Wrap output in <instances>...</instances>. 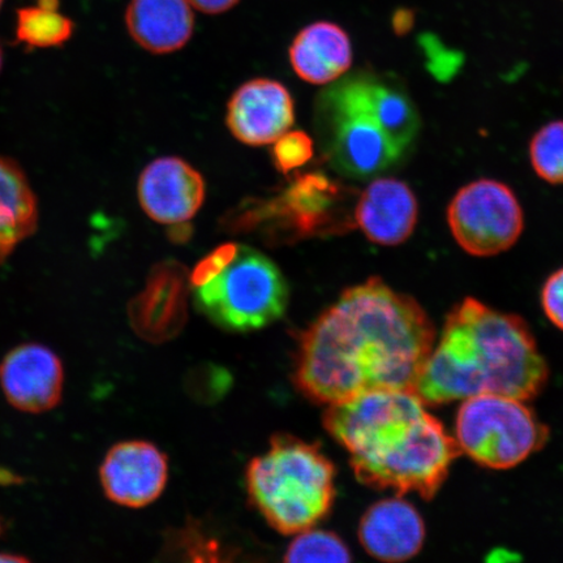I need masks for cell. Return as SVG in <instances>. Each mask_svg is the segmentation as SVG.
<instances>
[{"instance_id":"obj_1","label":"cell","mask_w":563,"mask_h":563,"mask_svg":"<svg viewBox=\"0 0 563 563\" xmlns=\"http://www.w3.org/2000/svg\"><path fill=\"white\" fill-rule=\"evenodd\" d=\"M434 344L424 308L372 277L343 291L300 334L294 384L327 406L377 390L415 391Z\"/></svg>"},{"instance_id":"obj_2","label":"cell","mask_w":563,"mask_h":563,"mask_svg":"<svg viewBox=\"0 0 563 563\" xmlns=\"http://www.w3.org/2000/svg\"><path fill=\"white\" fill-rule=\"evenodd\" d=\"M327 432L350 453L358 482L398 496L434 498L461 454L455 439L412 390H377L323 413Z\"/></svg>"},{"instance_id":"obj_3","label":"cell","mask_w":563,"mask_h":563,"mask_svg":"<svg viewBox=\"0 0 563 563\" xmlns=\"http://www.w3.org/2000/svg\"><path fill=\"white\" fill-rule=\"evenodd\" d=\"M549 368L528 323L466 298L446 316L415 391L427 406L483 394L531 400L543 391Z\"/></svg>"},{"instance_id":"obj_4","label":"cell","mask_w":563,"mask_h":563,"mask_svg":"<svg viewBox=\"0 0 563 563\" xmlns=\"http://www.w3.org/2000/svg\"><path fill=\"white\" fill-rule=\"evenodd\" d=\"M314 122L323 156L352 179H368L396 165L420 129L406 91L371 73L349 75L323 90Z\"/></svg>"},{"instance_id":"obj_5","label":"cell","mask_w":563,"mask_h":563,"mask_svg":"<svg viewBox=\"0 0 563 563\" xmlns=\"http://www.w3.org/2000/svg\"><path fill=\"white\" fill-rule=\"evenodd\" d=\"M334 463L316 443L277 434L245 470L250 501L274 530L295 534L325 519L335 499Z\"/></svg>"},{"instance_id":"obj_6","label":"cell","mask_w":563,"mask_h":563,"mask_svg":"<svg viewBox=\"0 0 563 563\" xmlns=\"http://www.w3.org/2000/svg\"><path fill=\"white\" fill-rule=\"evenodd\" d=\"M191 278L195 306L216 325L249 333L276 322L288 306L284 274L264 253L238 244L230 257Z\"/></svg>"},{"instance_id":"obj_7","label":"cell","mask_w":563,"mask_h":563,"mask_svg":"<svg viewBox=\"0 0 563 563\" xmlns=\"http://www.w3.org/2000/svg\"><path fill=\"white\" fill-rule=\"evenodd\" d=\"M548 428L525 400L483 394L462 400L455 418V442L482 467L509 470L543 449Z\"/></svg>"},{"instance_id":"obj_8","label":"cell","mask_w":563,"mask_h":563,"mask_svg":"<svg viewBox=\"0 0 563 563\" xmlns=\"http://www.w3.org/2000/svg\"><path fill=\"white\" fill-rule=\"evenodd\" d=\"M448 223L457 245L471 256L490 257L511 249L522 235L523 209L509 186L481 179L456 192Z\"/></svg>"},{"instance_id":"obj_9","label":"cell","mask_w":563,"mask_h":563,"mask_svg":"<svg viewBox=\"0 0 563 563\" xmlns=\"http://www.w3.org/2000/svg\"><path fill=\"white\" fill-rule=\"evenodd\" d=\"M191 291L187 267L175 260L154 265L146 284L130 301V325L147 343L170 342L181 333L188 320Z\"/></svg>"},{"instance_id":"obj_10","label":"cell","mask_w":563,"mask_h":563,"mask_svg":"<svg viewBox=\"0 0 563 563\" xmlns=\"http://www.w3.org/2000/svg\"><path fill=\"white\" fill-rule=\"evenodd\" d=\"M168 478V461L152 442L123 441L104 455L100 482L106 498L123 508L150 506L164 493Z\"/></svg>"},{"instance_id":"obj_11","label":"cell","mask_w":563,"mask_h":563,"mask_svg":"<svg viewBox=\"0 0 563 563\" xmlns=\"http://www.w3.org/2000/svg\"><path fill=\"white\" fill-rule=\"evenodd\" d=\"M0 389L7 402L25 413H45L60 404L65 368L52 349L19 344L0 362Z\"/></svg>"},{"instance_id":"obj_12","label":"cell","mask_w":563,"mask_h":563,"mask_svg":"<svg viewBox=\"0 0 563 563\" xmlns=\"http://www.w3.org/2000/svg\"><path fill=\"white\" fill-rule=\"evenodd\" d=\"M206 195L201 174L178 157L154 159L141 173L137 183L139 202L145 214L168 227L191 221Z\"/></svg>"},{"instance_id":"obj_13","label":"cell","mask_w":563,"mask_h":563,"mask_svg":"<svg viewBox=\"0 0 563 563\" xmlns=\"http://www.w3.org/2000/svg\"><path fill=\"white\" fill-rule=\"evenodd\" d=\"M295 104L290 91L276 80L243 84L228 104L227 123L232 136L250 146H264L290 131Z\"/></svg>"},{"instance_id":"obj_14","label":"cell","mask_w":563,"mask_h":563,"mask_svg":"<svg viewBox=\"0 0 563 563\" xmlns=\"http://www.w3.org/2000/svg\"><path fill=\"white\" fill-rule=\"evenodd\" d=\"M365 552L383 562H404L417 555L426 540V525L415 506L397 497L373 504L358 525Z\"/></svg>"},{"instance_id":"obj_15","label":"cell","mask_w":563,"mask_h":563,"mask_svg":"<svg viewBox=\"0 0 563 563\" xmlns=\"http://www.w3.org/2000/svg\"><path fill=\"white\" fill-rule=\"evenodd\" d=\"M417 196L405 181L376 179L358 197L355 207L356 227L368 241L379 245L402 244L417 228Z\"/></svg>"},{"instance_id":"obj_16","label":"cell","mask_w":563,"mask_h":563,"mask_svg":"<svg viewBox=\"0 0 563 563\" xmlns=\"http://www.w3.org/2000/svg\"><path fill=\"white\" fill-rule=\"evenodd\" d=\"M288 55L295 74L314 86L340 80L352 65L347 33L329 21L305 27L295 37Z\"/></svg>"},{"instance_id":"obj_17","label":"cell","mask_w":563,"mask_h":563,"mask_svg":"<svg viewBox=\"0 0 563 563\" xmlns=\"http://www.w3.org/2000/svg\"><path fill=\"white\" fill-rule=\"evenodd\" d=\"M125 23L145 51L170 54L191 40L195 19L188 0H132Z\"/></svg>"},{"instance_id":"obj_18","label":"cell","mask_w":563,"mask_h":563,"mask_svg":"<svg viewBox=\"0 0 563 563\" xmlns=\"http://www.w3.org/2000/svg\"><path fill=\"white\" fill-rule=\"evenodd\" d=\"M38 228V203L15 161L0 157V264Z\"/></svg>"},{"instance_id":"obj_19","label":"cell","mask_w":563,"mask_h":563,"mask_svg":"<svg viewBox=\"0 0 563 563\" xmlns=\"http://www.w3.org/2000/svg\"><path fill=\"white\" fill-rule=\"evenodd\" d=\"M340 188L335 183L320 174L300 176L294 183L280 203L285 209L288 223H292L300 235H313L317 232H335L346 230V224L334 220V200L340 199Z\"/></svg>"},{"instance_id":"obj_20","label":"cell","mask_w":563,"mask_h":563,"mask_svg":"<svg viewBox=\"0 0 563 563\" xmlns=\"http://www.w3.org/2000/svg\"><path fill=\"white\" fill-rule=\"evenodd\" d=\"M73 32V21L58 12V0H38L37 5L18 12V40L27 46H60Z\"/></svg>"},{"instance_id":"obj_21","label":"cell","mask_w":563,"mask_h":563,"mask_svg":"<svg viewBox=\"0 0 563 563\" xmlns=\"http://www.w3.org/2000/svg\"><path fill=\"white\" fill-rule=\"evenodd\" d=\"M285 562H341L352 561L351 551L336 533L320 530H307L299 533L288 545Z\"/></svg>"},{"instance_id":"obj_22","label":"cell","mask_w":563,"mask_h":563,"mask_svg":"<svg viewBox=\"0 0 563 563\" xmlns=\"http://www.w3.org/2000/svg\"><path fill=\"white\" fill-rule=\"evenodd\" d=\"M166 558L188 561H223L229 560L220 541L209 537L199 523H187L180 530L167 534L164 545Z\"/></svg>"},{"instance_id":"obj_23","label":"cell","mask_w":563,"mask_h":563,"mask_svg":"<svg viewBox=\"0 0 563 563\" xmlns=\"http://www.w3.org/2000/svg\"><path fill=\"white\" fill-rule=\"evenodd\" d=\"M534 173L551 185H563V121L540 129L530 144Z\"/></svg>"},{"instance_id":"obj_24","label":"cell","mask_w":563,"mask_h":563,"mask_svg":"<svg viewBox=\"0 0 563 563\" xmlns=\"http://www.w3.org/2000/svg\"><path fill=\"white\" fill-rule=\"evenodd\" d=\"M272 157L280 173L302 167L313 157V140L301 131H288L274 143Z\"/></svg>"},{"instance_id":"obj_25","label":"cell","mask_w":563,"mask_h":563,"mask_svg":"<svg viewBox=\"0 0 563 563\" xmlns=\"http://www.w3.org/2000/svg\"><path fill=\"white\" fill-rule=\"evenodd\" d=\"M231 377L227 371L218 367L197 368L191 376V389L195 396L207 402L220 399L229 390Z\"/></svg>"},{"instance_id":"obj_26","label":"cell","mask_w":563,"mask_h":563,"mask_svg":"<svg viewBox=\"0 0 563 563\" xmlns=\"http://www.w3.org/2000/svg\"><path fill=\"white\" fill-rule=\"evenodd\" d=\"M541 306L548 320L563 332V267L545 280L541 290Z\"/></svg>"},{"instance_id":"obj_27","label":"cell","mask_w":563,"mask_h":563,"mask_svg":"<svg viewBox=\"0 0 563 563\" xmlns=\"http://www.w3.org/2000/svg\"><path fill=\"white\" fill-rule=\"evenodd\" d=\"M239 0H188L196 10L206 13H222L234 7Z\"/></svg>"},{"instance_id":"obj_28","label":"cell","mask_w":563,"mask_h":563,"mask_svg":"<svg viewBox=\"0 0 563 563\" xmlns=\"http://www.w3.org/2000/svg\"><path fill=\"white\" fill-rule=\"evenodd\" d=\"M27 560L23 558V555L19 554H9L2 553L0 554V563L2 562H26Z\"/></svg>"},{"instance_id":"obj_29","label":"cell","mask_w":563,"mask_h":563,"mask_svg":"<svg viewBox=\"0 0 563 563\" xmlns=\"http://www.w3.org/2000/svg\"><path fill=\"white\" fill-rule=\"evenodd\" d=\"M3 67V52L2 48H0V70H2Z\"/></svg>"},{"instance_id":"obj_30","label":"cell","mask_w":563,"mask_h":563,"mask_svg":"<svg viewBox=\"0 0 563 563\" xmlns=\"http://www.w3.org/2000/svg\"><path fill=\"white\" fill-rule=\"evenodd\" d=\"M0 5H2V0H0Z\"/></svg>"},{"instance_id":"obj_31","label":"cell","mask_w":563,"mask_h":563,"mask_svg":"<svg viewBox=\"0 0 563 563\" xmlns=\"http://www.w3.org/2000/svg\"><path fill=\"white\" fill-rule=\"evenodd\" d=\"M0 532H2V527H0Z\"/></svg>"}]
</instances>
